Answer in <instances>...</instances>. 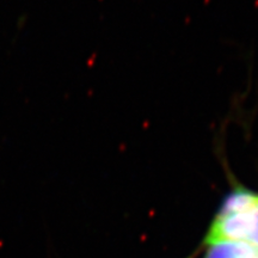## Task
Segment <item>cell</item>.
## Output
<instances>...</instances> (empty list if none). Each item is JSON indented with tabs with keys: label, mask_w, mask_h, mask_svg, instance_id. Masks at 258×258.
I'll list each match as a JSON object with an SVG mask.
<instances>
[{
	"label": "cell",
	"mask_w": 258,
	"mask_h": 258,
	"mask_svg": "<svg viewBox=\"0 0 258 258\" xmlns=\"http://www.w3.org/2000/svg\"><path fill=\"white\" fill-rule=\"evenodd\" d=\"M239 241L258 249V191L238 188L228 194L213 219L205 244Z\"/></svg>",
	"instance_id": "1"
},
{
	"label": "cell",
	"mask_w": 258,
	"mask_h": 258,
	"mask_svg": "<svg viewBox=\"0 0 258 258\" xmlns=\"http://www.w3.org/2000/svg\"><path fill=\"white\" fill-rule=\"evenodd\" d=\"M205 258H256L258 249L239 241H219L207 245Z\"/></svg>",
	"instance_id": "2"
}]
</instances>
